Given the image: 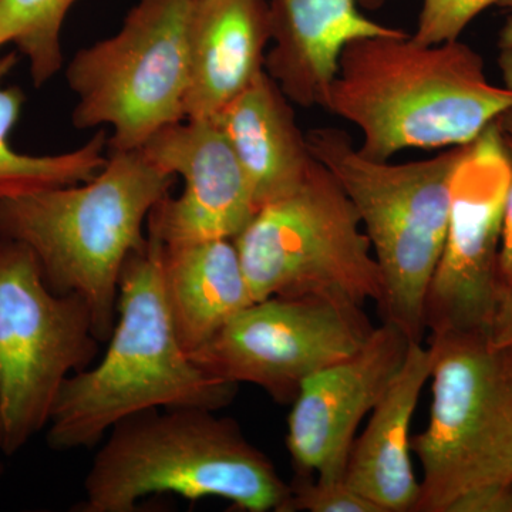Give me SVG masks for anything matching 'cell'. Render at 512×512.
<instances>
[{"label":"cell","mask_w":512,"mask_h":512,"mask_svg":"<svg viewBox=\"0 0 512 512\" xmlns=\"http://www.w3.org/2000/svg\"><path fill=\"white\" fill-rule=\"evenodd\" d=\"M511 107L512 89L488 80L473 47L421 45L407 33L346 46L323 104L359 130L360 153L376 161L466 147Z\"/></svg>","instance_id":"1"},{"label":"cell","mask_w":512,"mask_h":512,"mask_svg":"<svg viewBox=\"0 0 512 512\" xmlns=\"http://www.w3.org/2000/svg\"><path fill=\"white\" fill-rule=\"evenodd\" d=\"M107 343L99 362L64 380L46 427L52 450L99 446L117 423L147 410L220 412L237 396L239 384L205 372L181 346L165 303L156 239L147 237L124 264Z\"/></svg>","instance_id":"2"},{"label":"cell","mask_w":512,"mask_h":512,"mask_svg":"<svg viewBox=\"0 0 512 512\" xmlns=\"http://www.w3.org/2000/svg\"><path fill=\"white\" fill-rule=\"evenodd\" d=\"M177 181L143 151L109 150L92 180L0 198V238L35 254L46 285L77 295L101 343L116 326L121 272L147 241L150 212Z\"/></svg>","instance_id":"3"},{"label":"cell","mask_w":512,"mask_h":512,"mask_svg":"<svg viewBox=\"0 0 512 512\" xmlns=\"http://www.w3.org/2000/svg\"><path fill=\"white\" fill-rule=\"evenodd\" d=\"M200 407L154 409L107 433L83 481L76 512H134L144 498H221L242 511L282 512L291 494L237 421Z\"/></svg>","instance_id":"4"},{"label":"cell","mask_w":512,"mask_h":512,"mask_svg":"<svg viewBox=\"0 0 512 512\" xmlns=\"http://www.w3.org/2000/svg\"><path fill=\"white\" fill-rule=\"evenodd\" d=\"M312 156L352 201L383 276V323L423 342L427 291L446 239L451 181L464 147L393 164L363 156L342 128L306 133Z\"/></svg>","instance_id":"5"},{"label":"cell","mask_w":512,"mask_h":512,"mask_svg":"<svg viewBox=\"0 0 512 512\" xmlns=\"http://www.w3.org/2000/svg\"><path fill=\"white\" fill-rule=\"evenodd\" d=\"M430 420L412 437L423 467L416 512H447L460 495L512 483V350L484 332L430 335Z\"/></svg>","instance_id":"6"},{"label":"cell","mask_w":512,"mask_h":512,"mask_svg":"<svg viewBox=\"0 0 512 512\" xmlns=\"http://www.w3.org/2000/svg\"><path fill=\"white\" fill-rule=\"evenodd\" d=\"M254 301L328 296L365 306L383 276L359 215L318 160L291 194L259 208L234 239Z\"/></svg>","instance_id":"7"},{"label":"cell","mask_w":512,"mask_h":512,"mask_svg":"<svg viewBox=\"0 0 512 512\" xmlns=\"http://www.w3.org/2000/svg\"><path fill=\"white\" fill-rule=\"evenodd\" d=\"M192 0H137L119 32L74 53L66 69L77 130L110 128L109 150H140L185 120Z\"/></svg>","instance_id":"8"},{"label":"cell","mask_w":512,"mask_h":512,"mask_svg":"<svg viewBox=\"0 0 512 512\" xmlns=\"http://www.w3.org/2000/svg\"><path fill=\"white\" fill-rule=\"evenodd\" d=\"M101 342L77 295L46 285L35 254L0 238V453L46 430L64 380L96 362Z\"/></svg>","instance_id":"9"},{"label":"cell","mask_w":512,"mask_h":512,"mask_svg":"<svg viewBox=\"0 0 512 512\" xmlns=\"http://www.w3.org/2000/svg\"><path fill=\"white\" fill-rule=\"evenodd\" d=\"M363 306L328 296H271L252 302L191 357L227 382L254 384L291 406L303 382L355 355L372 336Z\"/></svg>","instance_id":"10"},{"label":"cell","mask_w":512,"mask_h":512,"mask_svg":"<svg viewBox=\"0 0 512 512\" xmlns=\"http://www.w3.org/2000/svg\"><path fill=\"white\" fill-rule=\"evenodd\" d=\"M511 158L497 121L463 148L451 181L450 214L424 306L430 335L484 332L497 298L498 259Z\"/></svg>","instance_id":"11"},{"label":"cell","mask_w":512,"mask_h":512,"mask_svg":"<svg viewBox=\"0 0 512 512\" xmlns=\"http://www.w3.org/2000/svg\"><path fill=\"white\" fill-rule=\"evenodd\" d=\"M183 192L165 195L148 215L147 237L163 245L232 239L256 214L251 188L231 144L212 119H185L140 148Z\"/></svg>","instance_id":"12"},{"label":"cell","mask_w":512,"mask_h":512,"mask_svg":"<svg viewBox=\"0 0 512 512\" xmlns=\"http://www.w3.org/2000/svg\"><path fill=\"white\" fill-rule=\"evenodd\" d=\"M410 343L402 330L383 323L355 355L303 382L286 434L296 474L345 478L356 431L396 379Z\"/></svg>","instance_id":"13"},{"label":"cell","mask_w":512,"mask_h":512,"mask_svg":"<svg viewBox=\"0 0 512 512\" xmlns=\"http://www.w3.org/2000/svg\"><path fill=\"white\" fill-rule=\"evenodd\" d=\"M386 0H268L271 47L265 72L302 109H323L343 50L356 40L404 35L367 18L360 6Z\"/></svg>","instance_id":"14"},{"label":"cell","mask_w":512,"mask_h":512,"mask_svg":"<svg viewBox=\"0 0 512 512\" xmlns=\"http://www.w3.org/2000/svg\"><path fill=\"white\" fill-rule=\"evenodd\" d=\"M185 119H214L265 72L268 0H192Z\"/></svg>","instance_id":"15"},{"label":"cell","mask_w":512,"mask_h":512,"mask_svg":"<svg viewBox=\"0 0 512 512\" xmlns=\"http://www.w3.org/2000/svg\"><path fill=\"white\" fill-rule=\"evenodd\" d=\"M431 366L429 346L410 343L402 369L350 450L346 483L382 512H416L419 504L421 490L410 456V426Z\"/></svg>","instance_id":"16"},{"label":"cell","mask_w":512,"mask_h":512,"mask_svg":"<svg viewBox=\"0 0 512 512\" xmlns=\"http://www.w3.org/2000/svg\"><path fill=\"white\" fill-rule=\"evenodd\" d=\"M292 106L262 72L212 119L241 164L256 210L295 191L315 161Z\"/></svg>","instance_id":"17"},{"label":"cell","mask_w":512,"mask_h":512,"mask_svg":"<svg viewBox=\"0 0 512 512\" xmlns=\"http://www.w3.org/2000/svg\"><path fill=\"white\" fill-rule=\"evenodd\" d=\"M165 303L188 355L254 301L232 239L161 244Z\"/></svg>","instance_id":"18"},{"label":"cell","mask_w":512,"mask_h":512,"mask_svg":"<svg viewBox=\"0 0 512 512\" xmlns=\"http://www.w3.org/2000/svg\"><path fill=\"white\" fill-rule=\"evenodd\" d=\"M18 63V53L0 57V198L92 180L107 161V130L97 131L83 146L66 153L32 156L10 146V133L25 106V92L3 87V80Z\"/></svg>","instance_id":"19"},{"label":"cell","mask_w":512,"mask_h":512,"mask_svg":"<svg viewBox=\"0 0 512 512\" xmlns=\"http://www.w3.org/2000/svg\"><path fill=\"white\" fill-rule=\"evenodd\" d=\"M77 0H0V47L15 46L29 64L33 86L62 72L64 20Z\"/></svg>","instance_id":"20"},{"label":"cell","mask_w":512,"mask_h":512,"mask_svg":"<svg viewBox=\"0 0 512 512\" xmlns=\"http://www.w3.org/2000/svg\"><path fill=\"white\" fill-rule=\"evenodd\" d=\"M282 512H382L372 501L356 493L345 478L322 480L312 474H296Z\"/></svg>","instance_id":"21"},{"label":"cell","mask_w":512,"mask_h":512,"mask_svg":"<svg viewBox=\"0 0 512 512\" xmlns=\"http://www.w3.org/2000/svg\"><path fill=\"white\" fill-rule=\"evenodd\" d=\"M505 0H423L417 28L412 35L421 45L458 40L485 9Z\"/></svg>","instance_id":"22"},{"label":"cell","mask_w":512,"mask_h":512,"mask_svg":"<svg viewBox=\"0 0 512 512\" xmlns=\"http://www.w3.org/2000/svg\"><path fill=\"white\" fill-rule=\"evenodd\" d=\"M447 512H512V483L474 488L453 501Z\"/></svg>","instance_id":"23"},{"label":"cell","mask_w":512,"mask_h":512,"mask_svg":"<svg viewBox=\"0 0 512 512\" xmlns=\"http://www.w3.org/2000/svg\"><path fill=\"white\" fill-rule=\"evenodd\" d=\"M487 338L497 349L512 350V279L498 281L493 318Z\"/></svg>","instance_id":"24"},{"label":"cell","mask_w":512,"mask_h":512,"mask_svg":"<svg viewBox=\"0 0 512 512\" xmlns=\"http://www.w3.org/2000/svg\"><path fill=\"white\" fill-rule=\"evenodd\" d=\"M507 147L511 158V180L507 200H505L503 235H501L500 259H498L500 279H512V146L507 143Z\"/></svg>","instance_id":"25"},{"label":"cell","mask_w":512,"mask_h":512,"mask_svg":"<svg viewBox=\"0 0 512 512\" xmlns=\"http://www.w3.org/2000/svg\"><path fill=\"white\" fill-rule=\"evenodd\" d=\"M498 66H500L501 76H503L504 84L512 89V50L501 49L500 57H498ZM498 127L508 144L512 146V107L505 111L503 116L497 120Z\"/></svg>","instance_id":"26"},{"label":"cell","mask_w":512,"mask_h":512,"mask_svg":"<svg viewBox=\"0 0 512 512\" xmlns=\"http://www.w3.org/2000/svg\"><path fill=\"white\" fill-rule=\"evenodd\" d=\"M500 49L512 50V15L505 20L500 32Z\"/></svg>","instance_id":"27"},{"label":"cell","mask_w":512,"mask_h":512,"mask_svg":"<svg viewBox=\"0 0 512 512\" xmlns=\"http://www.w3.org/2000/svg\"><path fill=\"white\" fill-rule=\"evenodd\" d=\"M501 6H503V8H507L508 10H511L512 12V0H505V2L501 3Z\"/></svg>","instance_id":"28"},{"label":"cell","mask_w":512,"mask_h":512,"mask_svg":"<svg viewBox=\"0 0 512 512\" xmlns=\"http://www.w3.org/2000/svg\"><path fill=\"white\" fill-rule=\"evenodd\" d=\"M3 473H5V466H3L2 461H0V477L3 476Z\"/></svg>","instance_id":"29"},{"label":"cell","mask_w":512,"mask_h":512,"mask_svg":"<svg viewBox=\"0 0 512 512\" xmlns=\"http://www.w3.org/2000/svg\"><path fill=\"white\" fill-rule=\"evenodd\" d=\"M0 49H2V47H0Z\"/></svg>","instance_id":"30"}]
</instances>
